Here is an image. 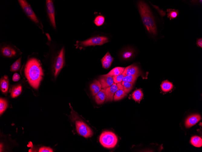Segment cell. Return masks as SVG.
Instances as JSON below:
<instances>
[{
    "instance_id": "5b68a950",
    "label": "cell",
    "mask_w": 202,
    "mask_h": 152,
    "mask_svg": "<svg viewBox=\"0 0 202 152\" xmlns=\"http://www.w3.org/2000/svg\"><path fill=\"white\" fill-rule=\"evenodd\" d=\"M65 64V49L62 48L54 58L52 65V70L56 78Z\"/></svg>"
},
{
    "instance_id": "6da1fadb",
    "label": "cell",
    "mask_w": 202,
    "mask_h": 152,
    "mask_svg": "<svg viewBox=\"0 0 202 152\" xmlns=\"http://www.w3.org/2000/svg\"><path fill=\"white\" fill-rule=\"evenodd\" d=\"M25 76L30 85L37 89L44 75L40 61L35 57H31L27 60L24 67Z\"/></svg>"
},
{
    "instance_id": "4dcf8cb0",
    "label": "cell",
    "mask_w": 202,
    "mask_h": 152,
    "mask_svg": "<svg viewBox=\"0 0 202 152\" xmlns=\"http://www.w3.org/2000/svg\"><path fill=\"white\" fill-rule=\"evenodd\" d=\"M125 76V75L122 73L118 76H113L114 82L116 84L121 83L122 82Z\"/></svg>"
},
{
    "instance_id": "d6a6232c",
    "label": "cell",
    "mask_w": 202,
    "mask_h": 152,
    "mask_svg": "<svg viewBox=\"0 0 202 152\" xmlns=\"http://www.w3.org/2000/svg\"><path fill=\"white\" fill-rule=\"evenodd\" d=\"M39 152H52L53 150L50 147H40L38 151Z\"/></svg>"
},
{
    "instance_id": "83f0119b",
    "label": "cell",
    "mask_w": 202,
    "mask_h": 152,
    "mask_svg": "<svg viewBox=\"0 0 202 152\" xmlns=\"http://www.w3.org/2000/svg\"><path fill=\"white\" fill-rule=\"evenodd\" d=\"M104 21V17L103 15H99L96 16L95 18L94 23L97 26H99L103 24Z\"/></svg>"
},
{
    "instance_id": "ffe728a7",
    "label": "cell",
    "mask_w": 202,
    "mask_h": 152,
    "mask_svg": "<svg viewBox=\"0 0 202 152\" xmlns=\"http://www.w3.org/2000/svg\"><path fill=\"white\" fill-rule=\"evenodd\" d=\"M125 69V68L123 67H117L112 69L106 75L112 77L118 76L123 73Z\"/></svg>"
},
{
    "instance_id": "44dd1931",
    "label": "cell",
    "mask_w": 202,
    "mask_h": 152,
    "mask_svg": "<svg viewBox=\"0 0 202 152\" xmlns=\"http://www.w3.org/2000/svg\"><path fill=\"white\" fill-rule=\"evenodd\" d=\"M161 87L163 92H167L172 89L173 85L171 82L167 80H165L162 83L161 85Z\"/></svg>"
},
{
    "instance_id": "30bf717a",
    "label": "cell",
    "mask_w": 202,
    "mask_h": 152,
    "mask_svg": "<svg viewBox=\"0 0 202 152\" xmlns=\"http://www.w3.org/2000/svg\"><path fill=\"white\" fill-rule=\"evenodd\" d=\"M99 81L103 89H106L114 83L112 77L106 74L102 75L100 76Z\"/></svg>"
},
{
    "instance_id": "7c38bea8",
    "label": "cell",
    "mask_w": 202,
    "mask_h": 152,
    "mask_svg": "<svg viewBox=\"0 0 202 152\" xmlns=\"http://www.w3.org/2000/svg\"><path fill=\"white\" fill-rule=\"evenodd\" d=\"M122 74L125 76L127 75H138L140 74L139 69L137 66L133 64L125 68Z\"/></svg>"
},
{
    "instance_id": "9c48e42d",
    "label": "cell",
    "mask_w": 202,
    "mask_h": 152,
    "mask_svg": "<svg viewBox=\"0 0 202 152\" xmlns=\"http://www.w3.org/2000/svg\"><path fill=\"white\" fill-rule=\"evenodd\" d=\"M75 124L77 131L80 135L86 138L91 137L93 135L91 129L83 122L77 121Z\"/></svg>"
},
{
    "instance_id": "7a4b0ae2",
    "label": "cell",
    "mask_w": 202,
    "mask_h": 152,
    "mask_svg": "<svg viewBox=\"0 0 202 152\" xmlns=\"http://www.w3.org/2000/svg\"><path fill=\"white\" fill-rule=\"evenodd\" d=\"M138 11L142 22L147 31L150 34L156 35L157 34L155 21L148 6L143 1L137 3Z\"/></svg>"
},
{
    "instance_id": "836d02e7",
    "label": "cell",
    "mask_w": 202,
    "mask_h": 152,
    "mask_svg": "<svg viewBox=\"0 0 202 152\" xmlns=\"http://www.w3.org/2000/svg\"><path fill=\"white\" fill-rule=\"evenodd\" d=\"M20 79L19 75L17 73H14L12 76V80L14 82L18 81Z\"/></svg>"
},
{
    "instance_id": "e575fe53",
    "label": "cell",
    "mask_w": 202,
    "mask_h": 152,
    "mask_svg": "<svg viewBox=\"0 0 202 152\" xmlns=\"http://www.w3.org/2000/svg\"><path fill=\"white\" fill-rule=\"evenodd\" d=\"M196 44L198 47L201 48H202V38H201L197 39Z\"/></svg>"
},
{
    "instance_id": "8992f818",
    "label": "cell",
    "mask_w": 202,
    "mask_h": 152,
    "mask_svg": "<svg viewBox=\"0 0 202 152\" xmlns=\"http://www.w3.org/2000/svg\"><path fill=\"white\" fill-rule=\"evenodd\" d=\"M109 41V39L107 37L103 36H98L90 38L83 41H77L75 46L77 47L101 46Z\"/></svg>"
},
{
    "instance_id": "d6986e66",
    "label": "cell",
    "mask_w": 202,
    "mask_h": 152,
    "mask_svg": "<svg viewBox=\"0 0 202 152\" xmlns=\"http://www.w3.org/2000/svg\"><path fill=\"white\" fill-rule=\"evenodd\" d=\"M22 91V86L21 85H18L13 86L11 90V95L13 98H15L19 96Z\"/></svg>"
},
{
    "instance_id": "9a60e30c",
    "label": "cell",
    "mask_w": 202,
    "mask_h": 152,
    "mask_svg": "<svg viewBox=\"0 0 202 152\" xmlns=\"http://www.w3.org/2000/svg\"><path fill=\"white\" fill-rule=\"evenodd\" d=\"M101 60L103 67L104 69H107L111 66L114 58L108 52Z\"/></svg>"
},
{
    "instance_id": "d4e9b609",
    "label": "cell",
    "mask_w": 202,
    "mask_h": 152,
    "mask_svg": "<svg viewBox=\"0 0 202 152\" xmlns=\"http://www.w3.org/2000/svg\"><path fill=\"white\" fill-rule=\"evenodd\" d=\"M21 57H20L15 61L11 66L10 71L14 72L18 71L21 67Z\"/></svg>"
},
{
    "instance_id": "277c9868",
    "label": "cell",
    "mask_w": 202,
    "mask_h": 152,
    "mask_svg": "<svg viewBox=\"0 0 202 152\" xmlns=\"http://www.w3.org/2000/svg\"><path fill=\"white\" fill-rule=\"evenodd\" d=\"M118 140L116 135L109 131H104L99 137V141L103 147L108 148L114 147L116 145Z\"/></svg>"
},
{
    "instance_id": "ac0fdd59",
    "label": "cell",
    "mask_w": 202,
    "mask_h": 152,
    "mask_svg": "<svg viewBox=\"0 0 202 152\" xmlns=\"http://www.w3.org/2000/svg\"><path fill=\"white\" fill-rule=\"evenodd\" d=\"M90 88L93 96H95L101 90L102 86L99 81L95 79L91 84Z\"/></svg>"
},
{
    "instance_id": "ba28073f",
    "label": "cell",
    "mask_w": 202,
    "mask_h": 152,
    "mask_svg": "<svg viewBox=\"0 0 202 152\" xmlns=\"http://www.w3.org/2000/svg\"><path fill=\"white\" fill-rule=\"evenodd\" d=\"M46 6L47 13L50 24L54 29L56 28L55 8L52 0H46Z\"/></svg>"
},
{
    "instance_id": "3957f363",
    "label": "cell",
    "mask_w": 202,
    "mask_h": 152,
    "mask_svg": "<svg viewBox=\"0 0 202 152\" xmlns=\"http://www.w3.org/2000/svg\"><path fill=\"white\" fill-rule=\"evenodd\" d=\"M18 1L26 15L44 33L43 26L42 22L37 16L29 4L25 0H18Z\"/></svg>"
},
{
    "instance_id": "e0dca14e",
    "label": "cell",
    "mask_w": 202,
    "mask_h": 152,
    "mask_svg": "<svg viewBox=\"0 0 202 152\" xmlns=\"http://www.w3.org/2000/svg\"><path fill=\"white\" fill-rule=\"evenodd\" d=\"M106 98V94L105 89H101V90L95 95V100L97 104L103 103Z\"/></svg>"
},
{
    "instance_id": "8fae6325",
    "label": "cell",
    "mask_w": 202,
    "mask_h": 152,
    "mask_svg": "<svg viewBox=\"0 0 202 152\" xmlns=\"http://www.w3.org/2000/svg\"><path fill=\"white\" fill-rule=\"evenodd\" d=\"M199 114H194L190 116L186 119L185 125L186 127L190 128L196 124L201 119Z\"/></svg>"
},
{
    "instance_id": "4316f807",
    "label": "cell",
    "mask_w": 202,
    "mask_h": 152,
    "mask_svg": "<svg viewBox=\"0 0 202 152\" xmlns=\"http://www.w3.org/2000/svg\"><path fill=\"white\" fill-rule=\"evenodd\" d=\"M126 95V93L123 90L118 89L114 95V100L115 101L119 100L124 98Z\"/></svg>"
},
{
    "instance_id": "484cf974",
    "label": "cell",
    "mask_w": 202,
    "mask_h": 152,
    "mask_svg": "<svg viewBox=\"0 0 202 152\" xmlns=\"http://www.w3.org/2000/svg\"><path fill=\"white\" fill-rule=\"evenodd\" d=\"M121 84L122 86L123 90L126 93H128L132 89L134 83L122 81Z\"/></svg>"
},
{
    "instance_id": "5bb4252c",
    "label": "cell",
    "mask_w": 202,
    "mask_h": 152,
    "mask_svg": "<svg viewBox=\"0 0 202 152\" xmlns=\"http://www.w3.org/2000/svg\"><path fill=\"white\" fill-rule=\"evenodd\" d=\"M118 89L117 85L114 83L106 89V101H112L113 100V96Z\"/></svg>"
},
{
    "instance_id": "52a82bcc",
    "label": "cell",
    "mask_w": 202,
    "mask_h": 152,
    "mask_svg": "<svg viewBox=\"0 0 202 152\" xmlns=\"http://www.w3.org/2000/svg\"><path fill=\"white\" fill-rule=\"evenodd\" d=\"M0 52L2 56L8 58L15 57L21 54V52L16 47L7 42L1 44Z\"/></svg>"
},
{
    "instance_id": "1f68e13d",
    "label": "cell",
    "mask_w": 202,
    "mask_h": 152,
    "mask_svg": "<svg viewBox=\"0 0 202 152\" xmlns=\"http://www.w3.org/2000/svg\"><path fill=\"white\" fill-rule=\"evenodd\" d=\"M151 4L152 5L157 11L160 15L161 16L162 18L165 15L166 13L165 11H164L162 9H160L158 6L153 5L151 3Z\"/></svg>"
},
{
    "instance_id": "cb8c5ba5",
    "label": "cell",
    "mask_w": 202,
    "mask_h": 152,
    "mask_svg": "<svg viewBox=\"0 0 202 152\" xmlns=\"http://www.w3.org/2000/svg\"><path fill=\"white\" fill-rule=\"evenodd\" d=\"M167 16L170 20L176 18L179 14L178 10L172 9H168L167 10Z\"/></svg>"
},
{
    "instance_id": "f1b7e54d",
    "label": "cell",
    "mask_w": 202,
    "mask_h": 152,
    "mask_svg": "<svg viewBox=\"0 0 202 152\" xmlns=\"http://www.w3.org/2000/svg\"><path fill=\"white\" fill-rule=\"evenodd\" d=\"M8 106L7 101L5 99L1 98L0 99V114L1 115L6 109Z\"/></svg>"
},
{
    "instance_id": "f546056e",
    "label": "cell",
    "mask_w": 202,
    "mask_h": 152,
    "mask_svg": "<svg viewBox=\"0 0 202 152\" xmlns=\"http://www.w3.org/2000/svg\"><path fill=\"white\" fill-rule=\"evenodd\" d=\"M138 75H127L125 76L122 81H127L134 83Z\"/></svg>"
},
{
    "instance_id": "603a6c76",
    "label": "cell",
    "mask_w": 202,
    "mask_h": 152,
    "mask_svg": "<svg viewBox=\"0 0 202 152\" xmlns=\"http://www.w3.org/2000/svg\"><path fill=\"white\" fill-rule=\"evenodd\" d=\"M191 143L194 147H200L202 146V139L199 136H194L191 138Z\"/></svg>"
},
{
    "instance_id": "2e32d148",
    "label": "cell",
    "mask_w": 202,
    "mask_h": 152,
    "mask_svg": "<svg viewBox=\"0 0 202 152\" xmlns=\"http://www.w3.org/2000/svg\"><path fill=\"white\" fill-rule=\"evenodd\" d=\"M9 80L7 76L5 75L2 77L0 80V89L4 93H7L9 88Z\"/></svg>"
},
{
    "instance_id": "4fadbf2b",
    "label": "cell",
    "mask_w": 202,
    "mask_h": 152,
    "mask_svg": "<svg viewBox=\"0 0 202 152\" xmlns=\"http://www.w3.org/2000/svg\"><path fill=\"white\" fill-rule=\"evenodd\" d=\"M120 55L122 59L128 60L130 59L135 56V51L132 48H127L121 52Z\"/></svg>"
},
{
    "instance_id": "7402d4cb",
    "label": "cell",
    "mask_w": 202,
    "mask_h": 152,
    "mask_svg": "<svg viewBox=\"0 0 202 152\" xmlns=\"http://www.w3.org/2000/svg\"><path fill=\"white\" fill-rule=\"evenodd\" d=\"M143 94L141 89H138L132 93V99L135 101L139 102L142 99Z\"/></svg>"
}]
</instances>
